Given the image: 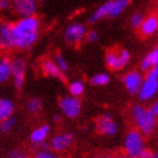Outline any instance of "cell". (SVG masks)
Instances as JSON below:
<instances>
[{
  "mask_svg": "<svg viewBox=\"0 0 158 158\" xmlns=\"http://www.w3.org/2000/svg\"><path fill=\"white\" fill-rule=\"evenodd\" d=\"M41 31V22L36 16L19 18L11 24L13 49L28 50L36 43Z\"/></svg>",
  "mask_w": 158,
  "mask_h": 158,
  "instance_id": "cell-1",
  "label": "cell"
},
{
  "mask_svg": "<svg viewBox=\"0 0 158 158\" xmlns=\"http://www.w3.org/2000/svg\"><path fill=\"white\" fill-rule=\"evenodd\" d=\"M125 158H154L157 154L147 149L145 137L137 130H130L124 138Z\"/></svg>",
  "mask_w": 158,
  "mask_h": 158,
  "instance_id": "cell-2",
  "label": "cell"
},
{
  "mask_svg": "<svg viewBox=\"0 0 158 158\" xmlns=\"http://www.w3.org/2000/svg\"><path fill=\"white\" fill-rule=\"evenodd\" d=\"M131 114L137 125V130L143 137H148L154 133L157 127V118L152 114L149 107H146L141 104H135L132 106Z\"/></svg>",
  "mask_w": 158,
  "mask_h": 158,
  "instance_id": "cell-3",
  "label": "cell"
},
{
  "mask_svg": "<svg viewBox=\"0 0 158 158\" xmlns=\"http://www.w3.org/2000/svg\"><path fill=\"white\" fill-rule=\"evenodd\" d=\"M130 3L131 0H109L101 5L89 16L88 22L94 24L104 18H115L128 8Z\"/></svg>",
  "mask_w": 158,
  "mask_h": 158,
  "instance_id": "cell-4",
  "label": "cell"
},
{
  "mask_svg": "<svg viewBox=\"0 0 158 158\" xmlns=\"http://www.w3.org/2000/svg\"><path fill=\"white\" fill-rule=\"evenodd\" d=\"M146 77H143L141 87L139 89L138 96L142 102H148L156 96L158 92V68L155 67L146 73Z\"/></svg>",
  "mask_w": 158,
  "mask_h": 158,
  "instance_id": "cell-5",
  "label": "cell"
},
{
  "mask_svg": "<svg viewBox=\"0 0 158 158\" xmlns=\"http://www.w3.org/2000/svg\"><path fill=\"white\" fill-rule=\"evenodd\" d=\"M130 59H131V54L125 49L110 50L105 56L106 66L114 71L122 70L123 68H125Z\"/></svg>",
  "mask_w": 158,
  "mask_h": 158,
  "instance_id": "cell-6",
  "label": "cell"
},
{
  "mask_svg": "<svg viewBox=\"0 0 158 158\" xmlns=\"http://www.w3.org/2000/svg\"><path fill=\"white\" fill-rule=\"evenodd\" d=\"M60 110L62 114L68 118H76L81 112V102L78 97L73 96H64L59 102Z\"/></svg>",
  "mask_w": 158,
  "mask_h": 158,
  "instance_id": "cell-7",
  "label": "cell"
},
{
  "mask_svg": "<svg viewBox=\"0 0 158 158\" xmlns=\"http://www.w3.org/2000/svg\"><path fill=\"white\" fill-rule=\"evenodd\" d=\"M96 128H97L99 133H102L104 135H109V137H113L118 132V122L109 113H104L97 118Z\"/></svg>",
  "mask_w": 158,
  "mask_h": 158,
  "instance_id": "cell-8",
  "label": "cell"
},
{
  "mask_svg": "<svg viewBox=\"0 0 158 158\" xmlns=\"http://www.w3.org/2000/svg\"><path fill=\"white\" fill-rule=\"evenodd\" d=\"M11 9L20 18L35 16L37 0H11Z\"/></svg>",
  "mask_w": 158,
  "mask_h": 158,
  "instance_id": "cell-9",
  "label": "cell"
},
{
  "mask_svg": "<svg viewBox=\"0 0 158 158\" xmlns=\"http://www.w3.org/2000/svg\"><path fill=\"white\" fill-rule=\"evenodd\" d=\"M87 30L81 23H73L64 31V41L70 45H77L85 39Z\"/></svg>",
  "mask_w": 158,
  "mask_h": 158,
  "instance_id": "cell-10",
  "label": "cell"
},
{
  "mask_svg": "<svg viewBox=\"0 0 158 158\" xmlns=\"http://www.w3.org/2000/svg\"><path fill=\"white\" fill-rule=\"evenodd\" d=\"M142 80H143V76L140 71L132 70V71L127 73L123 77V84H124L127 92L131 95H138Z\"/></svg>",
  "mask_w": 158,
  "mask_h": 158,
  "instance_id": "cell-11",
  "label": "cell"
},
{
  "mask_svg": "<svg viewBox=\"0 0 158 158\" xmlns=\"http://www.w3.org/2000/svg\"><path fill=\"white\" fill-rule=\"evenodd\" d=\"M26 73V63L22 58L11 60V76L14 79V85L17 89L23 87Z\"/></svg>",
  "mask_w": 158,
  "mask_h": 158,
  "instance_id": "cell-12",
  "label": "cell"
},
{
  "mask_svg": "<svg viewBox=\"0 0 158 158\" xmlns=\"http://www.w3.org/2000/svg\"><path fill=\"white\" fill-rule=\"evenodd\" d=\"M73 135L70 132H61L58 133L51 139L50 141V147L52 150L56 152H64L66 149H68L70 146L73 145Z\"/></svg>",
  "mask_w": 158,
  "mask_h": 158,
  "instance_id": "cell-13",
  "label": "cell"
},
{
  "mask_svg": "<svg viewBox=\"0 0 158 158\" xmlns=\"http://www.w3.org/2000/svg\"><path fill=\"white\" fill-rule=\"evenodd\" d=\"M158 30V17L157 15H150V16L143 18L141 26L139 28L142 36L149 37L152 36Z\"/></svg>",
  "mask_w": 158,
  "mask_h": 158,
  "instance_id": "cell-14",
  "label": "cell"
},
{
  "mask_svg": "<svg viewBox=\"0 0 158 158\" xmlns=\"http://www.w3.org/2000/svg\"><path fill=\"white\" fill-rule=\"evenodd\" d=\"M0 49L11 50L13 42H11V23L0 24Z\"/></svg>",
  "mask_w": 158,
  "mask_h": 158,
  "instance_id": "cell-15",
  "label": "cell"
},
{
  "mask_svg": "<svg viewBox=\"0 0 158 158\" xmlns=\"http://www.w3.org/2000/svg\"><path fill=\"white\" fill-rule=\"evenodd\" d=\"M50 130H51V127L49 124H43L41 127H39V128L34 129L30 135L31 141L36 146L45 142L50 135Z\"/></svg>",
  "mask_w": 158,
  "mask_h": 158,
  "instance_id": "cell-16",
  "label": "cell"
},
{
  "mask_svg": "<svg viewBox=\"0 0 158 158\" xmlns=\"http://www.w3.org/2000/svg\"><path fill=\"white\" fill-rule=\"evenodd\" d=\"M158 64V48H154L152 50H150L147 56L141 60L140 62V69L141 71L148 73L149 70L157 67Z\"/></svg>",
  "mask_w": 158,
  "mask_h": 158,
  "instance_id": "cell-17",
  "label": "cell"
},
{
  "mask_svg": "<svg viewBox=\"0 0 158 158\" xmlns=\"http://www.w3.org/2000/svg\"><path fill=\"white\" fill-rule=\"evenodd\" d=\"M42 70L45 76L52 77V78H56V79H61V80H64L66 79V76L64 73H62L59 70V68L56 67V64L54 63L53 60H45L43 61L42 63Z\"/></svg>",
  "mask_w": 158,
  "mask_h": 158,
  "instance_id": "cell-18",
  "label": "cell"
},
{
  "mask_svg": "<svg viewBox=\"0 0 158 158\" xmlns=\"http://www.w3.org/2000/svg\"><path fill=\"white\" fill-rule=\"evenodd\" d=\"M15 112V104L11 99L0 98V122L13 116Z\"/></svg>",
  "mask_w": 158,
  "mask_h": 158,
  "instance_id": "cell-19",
  "label": "cell"
},
{
  "mask_svg": "<svg viewBox=\"0 0 158 158\" xmlns=\"http://www.w3.org/2000/svg\"><path fill=\"white\" fill-rule=\"evenodd\" d=\"M11 77V60L7 56L0 58V84L6 82Z\"/></svg>",
  "mask_w": 158,
  "mask_h": 158,
  "instance_id": "cell-20",
  "label": "cell"
},
{
  "mask_svg": "<svg viewBox=\"0 0 158 158\" xmlns=\"http://www.w3.org/2000/svg\"><path fill=\"white\" fill-rule=\"evenodd\" d=\"M84 92H85V82L82 80H75L69 85V93L73 97L79 98V96H81Z\"/></svg>",
  "mask_w": 158,
  "mask_h": 158,
  "instance_id": "cell-21",
  "label": "cell"
},
{
  "mask_svg": "<svg viewBox=\"0 0 158 158\" xmlns=\"http://www.w3.org/2000/svg\"><path fill=\"white\" fill-rule=\"evenodd\" d=\"M110 81H111V78L105 73H96V75H94L92 78L89 79V82L93 86H106Z\"/></svg>",
  "mask_w": 158,
  "mask_h": 158,
  "instance_id": "cell-22",
  "label": "cell"
},
{
  "mask_svg": "<svg viewBox=\"0 0 158 158\" xmlns=\"http://www.w3.org/2000/svg\"><path fill=\"white\" fill-rule=\"evenodd\" d=\"M41 110H42V102H41V99L33 97V98H31L27 102V111L32 113V114H36Z\"/></svg>",
  "mask_w": 158,
  "mask_h": 158,
  "instance_id": "cell-23",
  "label": "cell"
},
{
  "mask_svg": "<svg viewBox=\"0 0 158 158\" xmlns=\"http://www.w3.org/2000/svg\"><path fill=\"white\" fill-rule=\"evenodd\" d=\"M54 63L56 64V67L59 68V70L62 73H66L69 70V64L67 62L66 58L61 54V53H56V58H54Z\"/></svg>",
  "mask_w": 158,
  "mask_h": 158,
  "instance_id": "cell-24",
  "label": "cell"
},
{
  "mask_svg": "<svg viewBox=\"0 0 158 158\" xmlns=\"http://www.w3.org/2000/svg\"><path fill=\"white\" fill-rule=\"evenodd\" d=\"M15 124H16V120L14 116L7 118L5 121L0 122V131L2 132H10L15 128Z\"/></svg>",
  "mask_w": 158,
  "mask_h": 158,
  "instance_id": "cell-25",
  "label": "cell"
},
{
  "mask_svg": "<svg viewBox=\"0 0 158 158\" xmlns=\"http://www.w3.org/2000/svg\"><path fill=\"white\" fill-rule=\"evenodd\" d=\"M143 18H145V16L141 13L132 14L131 17H130V24H131V26L133 28H135V30H139L140 26H141L142 22H143Z\"/></svg>",
  "mask_w": 158,
  "mask_h": 158,
  "instance_id": "cell-26",
  "label": "cell"
},
{
  "mask_svg": "<svg viewBox=\"0 0 158 158\" xmlns=\"http://www.w3.org/2000/svg\"><path fill=\"white\" fill-rule=\"evenodd\" d=\"M34 158H59L56 154L51 152L50 150H39V152L35 154Z\"/></svg>",
  "mask_w": 158,
  "mask_h": 158,
  "instance_id": "cell-27",
  "label": "cell"
},
{
  "mask_svg": "<svg viewBox=\"0 0 158 158\" xmlns=\"http://www.w3.org/2000/svg\"><path fill=\"white\" fill-rule=\"evenodd\" d=\"M85 39L87 40L88 42L94 43V42H96V41L98 40V33H97L96 31H94V30L89 31V32H87V33H86Z\"/></svg>",
  "mask_w": 158,
  "mask_h": 158,
  "instance_id": "cell-28",
  "label": "cell"
},
{
  "mask_svg": "<svg viewBox=\"0 0 158 158\" xmlns=\"http://www.w3.org/2000/svg\"><path fill=\"white\" fill-rule=\"evenodd\" d=\"M11 7V0H0V11H6Z\"/></svg>",
  "mask_w": 158,
  "mask_h": 158,
  "instance_id": "cell-29",
  "label": "cell"
},
{
  "mask_svg": "<svg viewBox=\"0 0 158 158\" xmlns=\"http://www.w3.org/2000/svg\"><path fill=\"white\" fill-rule=\"evenodd\" d=\"M149 110H150L152 114H154V115H155L156 118H157V115H158V103L157 102L154 103V104H152V105L150 106V107H149Z\"/></svg>",
  "mask_w": 158,
  "mask_h": 158,
  "instance_id": "cell-30",
  "label": "cell"
},
{
  "mask_svg": "<svg viewBox=\"0 0 158 158\" xmlns=\"http://www.w3.org/2000/svg\"><path fill=\"white\" fill-rule=\"evenodd\" d=\"M14 158H28V157H27L25 154H23L22 152H17V155L15 156Z\"/></svg>",
  "mask_w": 158,
  "mask_h": 158,
  "instance_id": "cell-31",
  "label": "cell"
},
{
  "mask_svg": "<svg viewBox=\"0 0 158 158\" xmlns=\"http://www.w3.org/2000/svg\"><path fill=\"white\" fill-rule=\"evenodd\" d=\"M60 118H61V115H60V114H56V115L53 116V121L56 122V120H60Z\"/></svg>",
  "mask_w": 158,
  "mask_h": 158,
  "instance_id": "cell-32",
  "label": "cell"
},
{
  "mask_svg": "<svg viewBox=\"0 0 158 158\" xmlns=\"http://www.w3.org/2000/svg\"><path fill=\"white\" fill-rule=\"evenodd\" d=\"M107 158H125V157H114V156H111V157H107Z\"/></svg>",
  "mask_w": 158,
  "mask_h": 158,
  "instance_id": "cell-33",
  "label": "cell"
},
{
  "mask_svg": "<svg viewBox=\"0 0 158 158\" xmlns=\"http://www.w3.org/2000/svg\"><path fill=\"white\" fill-rule=\"evenodd\" d=\"M40 1H42V2H44V1H45V0H40Z\"/></svg>",
  "mask_w": 158,
  "mask_h": 158,
  "instance_id": "cell-34",
  "label": "cell"
},
{
  "mask_svg": "<svg viewBox=\"0 0 158 158\" xmlns=\"http://www.w3.org/2000/svg\"><path fill=\"white\" fill-rule=\"evenodd\" d=\"M154 158H157V156H156V157H154Z\"/></svg>",
  "mask_w": 158,
  "mask_h": 158,
  "instance_id": "cell-35",
  "label": "cell"
}]
</instances>
